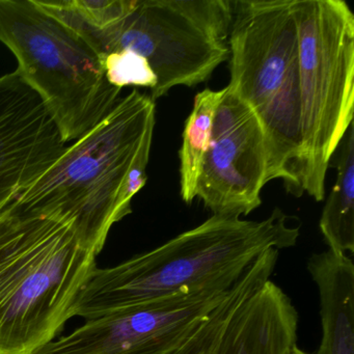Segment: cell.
I'll use <instances>...</instances> for the list:
<instances>
[{"label": "cell", "mask_w": 354, "mask_h": 354, "mask_svg": "<svg viewBox=\"0 0 354 354\" xmlns=\"http://www.w3.org/2000/svg\"><path fill=\"white\" fill-rule=\"evenodd\" d=\"M298 236L299 225L279 208L261 221L213 214L150 252L95 269L71 316L88 320L180 292L231 289L263 252L292 248Z\"/></svg>", "instance_id": "6da1fadb"}, {"label": "cell", "mask_w": 354, "mask_h": 354, "mask_svg": "<svg viewBox=\"0 0 354 354\" xmlns=\"http://www.w3.org/2000/svg\"><path fill=\"white\" fill-rule=\"evenodd\" d=\"M96 258L69 225L8 205L0 212V354H32L53 342Z\"/></svg>", "instance_id": "7a4b0ae2"}, {"label": "cell", "mask_w": 354, "mask_h": 354, "mask_svg": "<svg viewBox=\"0 0 354 354\" xmlns=\"http://www.w3.org/2000/svg\"><path fill=\"white\" fill-rule=\"evenodd\" d=\"M155 113V101L134 88L12 203L69 225L98 256L113 225L132 212L122 194Z\"/></svg>", "instance_id": "3957f363"}, {"label": "cell", "mask_w": 354, "mask_h": 354, "mask_svg": "<svg viewBox=\"0 0 354 354\" xmlns=\"http://www.w3.org/2000/svg\"><path fill=\"white\" fill-rule=\"evenodd\" d=\"M229 86L256 113L266 136L267 180L304 194L299 43L292 0H235Z\"/></svg>", "instance_id": "277c9868"}, {"label": "cell", "mask_w": 354, "mask_h": 354, "mask_svg": "<svg viewBox=\"0 0 354 354\" xmlns=\"http://www.w3.org/2000/svg\"><path fill=\"white\" fill-rule=\"evenodd\" d=\"M37 3L82 35L101 57L122 50L144 57L157 77L154 101L175 86L207 82L230 57L232 0H138L131 13L102 30L59 1Z\"/></svg>", "instance_id": "5b68a950"}, {"label": "cell", "mask_w": 354, "mask_h": 354, "mask_svg": "<svg viewBox=\"0 0 354 354\" xmlns=\"http://www.w3.org/2000/svg\"><path fill=\"white\" fill-rule=\"evenodd\" d=\"M0 42L15 55L16 71L44 101L66 142L94 129L121 99L90 43L36 0H0Z\"/></svg>", "instance_id": "8992f818"}, {"label": "cell", "mask_w": 354, "mask_h": 354, "mask_svg": "<svg viewBox=\"0 0 354 354\" xmlns=\"http://www.w3.org/2000/svg\"><path fill=\"white\" fill-rule=\"evenodd\" d=\"M299 43L304 194L324 200L333 155L353 123L354 16L342 0H292Z\"/></svg>", "instance_id": "52a82bcc"}, {"label": "cell", "mask_w": 354, "mask_h": 354, "mask_svg": "<svg viewBox=\"0 0 354 354\" xmlns=\"http://www.w3.org/2000/svg\"><path fill=\"white\" fill-rule=\"evenodd\" d=\"M231 289L190 290L113 310L32 354H169L196 333Z\"/></svg>", "instance_id": "ba28073f"}, {"label": "cell", "mask_w": 354, "mask_h": 354, "mask_svg": "<svg viewBox=\"0 0 354 354\" xmlns=\"http://www.w3.org/2000/svg\"><path fill=\"white\" fill-rule=\"evenodd\" d=\"M215 111L196 198L213 214L239 217L261 204L268 183L266 136L252 109L227 86Z\"/></svg>", "instance_id": "9c48e42d"}, {"label": "cell", "mask_w": 354, "mask_h": 354, "mask_svg": "<svg viewBox=\"0 0 354 354\" xmlns=\"http://www.w3.org/2000/svg\"><path fill=\"white\" fill-rule=\"evenodd\" d=\"M44 101L17 71L0 77V212L66 152Z\"/></svg>", "instance_id": "30bf717a"}, {"label": "cell", "mask_w": 354, "mask_h": 354, "mask_svg": "<svg viewBox=\"0 0 354 354\" xmlns=\"http://www.w3.org/2000/svg\"><path fill=\"white\" fill-rule=\"evenodd\" d=\"M298 320L291 298L269 279L234 310L211 354H290Z\"/></svg>", "instance_id": "8fae6325"}, {"label": "cell", "mask_w": 354, "mask_h": 354, "mask_svg": "<svg viewBox=\"0 0 354 354\" xmlns=\"http://www.w3.org/2000/svg\"><path fill=\"white\" fill-rule=\"evenodd\" d=\"M308 270L316 283L322 339L315 354H354V264L347 254H314Z\"/></svg>", "instance_id": "7c38bea8"}, {"label": "cell", "mask_w": 354, "mask_h": 354, "mask_svg": "<svg viewBox=\"0 0 354 354\" xmlns=\"http://www.w3.org/2000/svg\"><path fill=\"white\" fill-rule=\"evenodd\" d=\"M335 167L337 181L321 215L320 227L328 250L337 254L354 252V126L339 142Z\"/></svg>", "instance_id": "4fadbf2b"}, {"label": "cell", "mask_w": 354, "mask_h": 354, "mask_svg": "<svg viewBox=\"0 0 354 354\" xmlns=\"http://www.w3.org/2000/svg\"><path fill=\"white\" fill-rule=\"evenodd\" d=\"M225 91L205 88L194 98V109L186 120L180 156V194L186 204L196 198V185L205 155L210 146L215 111Z\"/></svg>", "instance_id": "5bb4252c"}, {"label": "cell", "mask_w": 354, "mask_h": 354, "mask_svg": "<svg viewBox=\"0 0 354 354\" xmlns=\"http://www.w3.org/2000/svg\"><path fill=\"white\" fill-rule=\"evenodd\" d=\"M252 292L254 286L250 281H238L225 299L209 315L196 333L181 347L169 354H211L230 317Z\"/></svg>", "instance_id": "9a60e30c"}, {"label": "cell", "mask_w": 354, "mask_h": 354, "mask_svg": "<svg viewBox=\"0 0 354 354\" xmlns=\"http://www.w3.org/2000/svg\"><path fill=\"white\" fill-rule=\"evenodd\" d=\"M105 77L111 86H140L154 90L157 77L149 62L142 55L130 50L118 51L102 57Z\"/></svg>", "instance_id": "2e32d148"}, {"label": "cell", "mask_w": 354, "mask_h": 354, "mask_svg": "<svg viewBox=\"0 0 354 354\" xmlns=\"http://www.w3.org/2000/svg\"><path fill=\"white\" fill-rule=\"evenodd\" d=\"M138 0H59L78 19L96 30L121 21L136 8Z\"/></svg>", "instance_id": "e0dca14e"}, {"label": "cell", "mask_w": 354, "mask_h": 354, "mask_svg": "<svg viewBox=\"0 0 354 354\" xmlns=\"http://www.w3.org/2000/svg\"><path fill=\"white\" fill-rule=\"evenodd\" d=\"M290 354H310L308 353V352H304V350L300 349V348H298L297 346H295V347L293 348V349L291 350V352H290Z\"/></svg>", "instance_id": "ac0fdd59"}]
</instances>
